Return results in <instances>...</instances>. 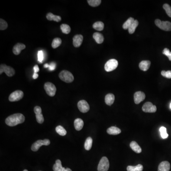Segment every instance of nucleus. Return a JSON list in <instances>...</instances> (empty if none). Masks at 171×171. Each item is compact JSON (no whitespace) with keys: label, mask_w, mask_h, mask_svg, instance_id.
I'll return each instance as SVG.
<instances>
[{"label":"nucleus","mask_w":171,"mask_h":171,"mask_svg":"<svg viewBox=\"0 0 171 171\" xmlns=\"http://www.w3.org/2000/svg\"><path fill=\"white\" fill-rule=\"evenodd\" d=\"M56 69V64L54 62H52L49 65V69L50 71H53Z\"/></svg>","instance_id":"nucleus-41"},{"label":"nucleus","mask_w":171,"mask_h":171,"mask_svg":"<svg viewBox=\"0 0 171 171\" xmlns=\"http://www.w3.org/2000/svg\"><path fill=\"white\" fill-rule=\"evenodd\" d=\"M162 53L164 54V55H165L166 56H167L169 60L171 61V52L169 49H167V48H165L163 51H162Z\"/></svg>","instance_id":"nucleus-39"},{"label":"nucleus","mask_w":171,"mask_h":171,"mask_svg":"<svg viewBox=\"0 0 171 171\" xmlns=\"http://www.w3.org/2000/svg\"><path fill=\"white\" fill-rule=\"evenodd\" d=\"M33 70L34 73H36L38 72H39V70H39V67H38L37 65H36L34 66L33 67Z\"/></svg>","instance_id":"nucleus-42"},{"label":"nucleus","mask_w":171,"mask_h":171,"mask_svg":"<svg viewBox=\"0 0 171 171\" xmlns=\"http://www.w3.org/2000/svg\"><path fill=\"white\" fill-rule=\"evenodd\" d=\"M8 24L6 21L0 19V30H4L7 28Z\"/></svg>","instance_id":"nucleus-34"},{"label":"nucleus","mask_w":171,"mask_h":171,"mask_svg":"<svg viewBox=\"0 0 171 171\" xmlns=\"http://www.w3.org/2000/svg\"><path fill=\"white\" fill-rule=\"evenodd\" d=\"M160 132L161 133V137L163 139H166L168 136V134L166 132V128L164 126H162L160 128Z\"/></svg>","instance_id":"nucleus-33"},{"label":"nucleus","mask_w":171,"mask_h":171,"mask_svg":"<svg viewBox=\"0 0 171 171\" xmlns=\"http://www.w3.org/2000/svg\"><path fill=\"white\" fill-rule=\"evenodd\" d=\"M74 125L76 130L77 131H80L83 127L84 122L81 119L77 118L74 121Z\"/></svg>","instance_id":"nucleus-17"},{"label":"nucleus","mask_w":171,"mask_h":171,"mask_svg":"<svg viewBox=\"0 0 171 171\" xmlns=\"http://www.w3.org/2000/svg\"><path fill=\"white\" fill-rule=\"evenodd\" d=\"M89 5L92 7H97L101 3V0H87Z\"/></svg>","instance_id":"nucleus-32"},{"label":"nucleus","mask_w":171,"mask_h":171,"mask_svg":"<svg viewBox=\"0 0 171 171\" xmlns=\"http://www.w3.org/2000/svg\"><path fill=\"white\" fill-rule=\"evenodd\" d=\"M135 21V19L132 17H130L128 19V20L126 21L124 24L123 25V29L125 30H127L130 27V26L132 25V24L134 23Z\"/></svg>","instance_id":"nucleus-27"},{"label":"nucleus","mask_w":171,"mask_h":171,"mask_svg":"<svg viewBox=\"0 0 171 171\" xmlns=\"http://www.w3.org/2000/svg\"><path fill=\"white\" fill-rule=\"evenodd\" d=\"M156 110V106L150 102L145 103L142 107L143 111L145 113H155Z\"/></svg>","instance_id":"nucleus-10"},{"label":"nucleus","mask_w":171,"mask_h":171,"mask_svg":"<svg viewBox=\"0 0 171 171\" xmlns=\"http://www.w3.org/2000/svg\"><path fill=\"white\" fill-rule=\"evenodd\" d=\"M59 77L61 80L65 82L71 83L74 80V76L70 71L64 70L60 72L59 74Z\"/></svg>","instance_id":"nucleus-2"},{"label":"nucleus","mask_w":171,"mask_h":171,"mask_svg":"<svg viewBox=\"0 0 171 171\" xmlns=\"http://www.w3.org/2000/svg\"><path fill=\"white\" fill-rule=\"evenodd\" d=\"M62 171H72V170L70 168H65L63 167Z\"/></svg>","instance_id":"nucleus-44"},{"label":"nucleus","mask_w":171,"mask_h":171,"mask_svg":"<svg viewBox=\"0 0 171 171\" xmlns=\"http://www.w3.org/2000/svg\"><path fill=\"white\" fill-rule=\"evenodd\" d=\"M34 113L36 114V115H37V114H41L42 110H41V107L39 106H35L34 107Z\"/></svg>","instance_id":"nucleus-40"},{"label":"nucleus","mask_w":171,"mask_h":171,"mask_svg":"<svg viewBox=\"0 0 171 171\" xmlns=\"http://www.w3.org/2000/svg\"><path fill=\"white\" fill-rule=\"evenodd\" d=\"M92 138L91 137L87 138L85 141V144H84V148H85V149L87 151L90 150L92 148Z\"/></svg>","instance_id":"nucleus-24"},{"label":"nucleus","mask_w":171,"mask_h":171,"mask_svg":"<svg viewBox=\"0 0 171 171\" xmlns=\"http://www.w3.org/2000/svg\"><path fill=\"white\" fill-rule=\"evenodd\" d=\"M38 61L41 63L43 62L44 60V54L42 50H40L38 53Z\"/></svg>","instance_id":"nucleus-38"},{"label":"nucleus","mask_w":171,"mask_h":171,"mask_svg":"<svg viewBox=\"0 0 171 171\" xmlns=\"http://www.w3.org/2000/svg\"><path fill=\"white\" fill-rule=\"evenodd\" d=\"M93 28L95 29L96 30L98 31H101L104 29V23L101 21H97L94 23L93 25Z\"/></svg>","instance_id":"nucleus-25"},{"label":"nucleus","mask_w":171,"mask_h":171,"mask_svg":"<svg viewBox=\"0 0 171 171\" xmlns=\"http://www.w3.org/2000/svg\"><path fill=\"white\" fill-rule=\"evenodd\" d=\"M105 103L106 105L111 106L114 103L115 101V96L113 94L109 93L105 96Z\"/></svg>","instance_id":"nucleus-18"},{"label":"nucleus","mask_w":171,"mask_h":171,"mask_svg":"<svg viewBox=\"0 0 171 171\" xmlns=\"http://www.w3.org/2000/svg\"><path fill=\"white\" fill-rule=\"evenodd\" d=\"M63 167L61 165V162L60 160H57L55 164L53 166V170L54 171H62Z\"/></svg>","instance_id":"nucleus-26"},{"label":"nucleus","mask_w":171,"mask_h":171,"mask_svg":"<svg viewBox=\"0 0 171 171\" xmlns=\"http://www.w3.org/2000/svg\"><path fill=\"white\" fill-rule=\"evenodd\" d=\"M46 18L47 20L49 21H54L57 22L60 21L61 20V17L57 15H54L52 13H48L47 14Z\"/></svg>","instance_id":"nucleus-22"},{"label":"nucleus","mask_w":171,"mask_h":171,"mask_svg":"<svg viewBox=\"0 0 171 171\" xmlns=\"http://www.w3.org/2000/svg\"><path fill=\"white\" fill-rule=\"evenodd\" d=\"M109 168V162L106 157H103L99 161L97 170L98 171H107Z\"/></svg>","instance_id":"nucleus-4"},{"label":"nucleus","mask_w":171,"mask_h":171,"mask_svg":"<svg viewBox=\"0 0 171 171\" xmlns=\"http://www.w3.org/2000/svg\"><path fill=\"white\" fill-rule=\"evenodd\" d=\"M121 130L116 126H111L107 129V133L109 135H117L120 134Z\"/></svg>","instance_id":"nucleus-19"},{"label":"nucleus","mask_w":171,"mask_h":171,"mask_svg":"<svg viewBox=\"0 0 171 171\" xmlns=\"http://www.w3.org/2000/svg\"><path fill=\"white\" fill-rule=\"evenodd\" d=\"M56 131L57 134L61 136H65L67 134L66 130H65V129L61 126H57L56 128Z\"/></svg>","instance_id":"nucleus-28"},{"label":"nucleus","mask_w":171,"mask_h":171,"mask_svg":"<svg viewBox=\"0 0 171 171\" xmlns=\"http://www.w3.org/2000/svg\"><path fill=\"white\" fill-rule=\"evenodd\" d=\"M139 23L138 20H135L134 23L132 24V25L130 26V27L129 28L128 32L130 34L134 33H135L136 29V27L138 26V25Z\"/></svg>","instance_id":"nucleus-29"},{"label":"nucleus","mask_w":171,"mask_h":171,"mask_svg":"<svg viewBox=\"0 0 171 171\" xmlns=\"http://www.w3.org/2000/svg\"><path fill=\"white\" fill-rule=\"evenodd\" d=\"M143 170V166L141 164H139L136 166H130L127 167L128 171H142Z\"/></svg>","instance_id":"nucleus-23"},{"label":"nucleus","mask_w":171,"mask_h":171,"mask_svg":"<svg viewBox=\"0 0 171 171\" xmlns=\"http://www.w3.org/2000/svg\"><path fill=\"white\" fill-rule=\"evenodd\" d=\"M3 72H5L8 76L12 77L15 74V70L11 67L3 64L0 66V74Z\"/></svg>","instance_id":"nucleus-8"},{"label":"nucleus","mask_w":171,"mask_h":171,"mask_svg":"<svg viewBox=\"0 0 171 171\" xmlns=\"http://www.w3.org/2000/svg\"><path fill=\"white\" fill-rule=\"evenodd\" d=\"M77 107L79 110L82 113H87L89 111L90 107L86 101L80 100L77 103Z\"/></svg>","instance_id":"nucleus-11"},{"label":"nucleus","mask_w":171,"mask_h":171,"mask_svg":"<svg viewBox=\"0 0 171 171\" xmlns=\"http://www.w3.org/2000/svg\"><path fill=\"white\" fill-rule=\"evenodd\" d=\"M61 39L59 38H55L53 40V43H52V47H53V49H56L57 48L60 46L61 44Z\"/></svg>","instance_id":"nucleus-31"},{"label":"nucleus","mask_w":171,"mask_h":171,"mask_svg":"<svg viewBox=\"0 0 171 171\" xmlns=\"http://www.w3.org/2000/svg\"><path fill=\"white\" fill-rule=\"evenodd\" d=\"M150 65H151V62L149 60H143L141 61V62L139 64V67L141 70L143 71H145L149 69Z\"/></svg>","instance_id":"nucleus-16"},{"label":"nucleus","mask_w":171,"mask_h":171,"mask_svg":"<svg viewBox=\"0 0 171 171\" xmlns=\"http://www.w3.org/2000/svg\"><path fill=\"white\" fill-rule=\"evenodd\" d=\"M60 29L63 33L66 34L70 33L71 31V29L70 26L66 24H61L60 25Z\"/></svg>","instance_id":"nucleus-30"},{"label":"nucleus","mask_w":171,"mask_h":171,"mask_svg":"<svg viewBox=\"0 0 171 171\" xmlns=\"http://www.w3.org/2000/svg\"><path fill=\"white\" fill-rule=\"evenodd\" d=\"M50 142L49 139H46L44 140H39L35 142L31 147V149L34 152L38 151L39 148L42 145H49L50 144Z\"/></svg>","instance_id":"nucleus-5"},{"label":"nucleus","mask_w":171,"mask_h":171,"mask_svg":"<svg viewBox=\"0 0 171 171\" xmlns=\"http://www.w3.org/2000/svg\"><path fill=\"white\" fill-rule=\"evenodd\" d=\"M26 46L24 44L21 43H18L13 48V53L15 55H19L21 53V50L25 49Z\"/></svg>","instance_id":"nucleus-15"},{"label":"nucleus","mask_w":171,"mask_h":171,"mask_svg":"<svg viewBox=\"0 0 171 171\" xmlns=\"http://www.w3.org/2000/svg\"><path fill=\"white\" fill-rule=\"evenodd\" d=\"M83 37L81 35H76L73 38V44L75 47L78 48L80 46L82 43Z\"/></svg>","instance_id":"nucleus-13"},{"label":"nucleus","mask_w":171,"mask_h":171,"mask_svg":"<svg viewBox=\"0 0 171 171\" xmlns=\"http://www.w3.org/2000/svg\"><path fill=\"white\" fill-rule=\"evenodd\" d=\"M49 64H45V65H44V67L45 68H49Z\"/></svg>","instance_id":"nucleus-45"},{"label":"nucleus","mask_w":171,"mask_h":171,"mask_svg":"<svg viewBox=\"0 0 171 171\" xmlns=\"http://www.w3.org/2000/svg\"><path fill=\"white\" fill-rule=\"evenodd\" d=\"M170 164L168 161H163L159 165L158 171H170Z\"/></svg>","instance_id":"nucleus-14"},{"label":"nucleus","mask_w":171,"mask_h":171,"mask_svg":"<svg viewBox=\"0 0 171 171\" xmlns=\"http://www.w3.org/2000/svg\"><path fill=\"white\" fill-rule=\"evenodd\" d=\"M161 75L164 77L167 78V79H171V71L168 70V71H165V70H162L161 72Z\"/></svg>","instance_id":"nucleus-37"},{"label":"nucleus","mask_w":171,"mask_h":171,"mask_svg":"<svg viewBox=\"0 0 171 171\" xmlns=\"http://www.w3.org/2000/svg\"><path fill=\"white\" fill-rule=\"evenodd\" d=\"M25 121V116L20 113L13 114L8 116L6 120V124L10 126H14L23 123Z\"/></svg>","instance_id":"nucleus-1"},{"label":"nucleus","mask_w":171,"mask_h":171,"mask_svg":"<svg viewBox=\"0 0 171 171\" xmlns=\"http://www.w3.org/2000/svg\"><path fill=\"white\" fill-rule=\"evenodd\" d=\"M23 92L21 90H16L12 93L9 97V100L11 102L19 101L23 99Z\"/></svg>","instance_id":"nucleus-9"},{"label":"nucleus","mask_w":171,"mask_h":171,"mask_svg":"<svg viewBox=\"0 0 171 171\" xmlns=\"http://www.w3.org/2000/svg\"><path fill=\"white\" fill-rule=\"evenodd\" d=\"M93 37L95 39L96 43L98 44H101L104 41V37L102 34L99 33H95L93 34Z\"/></svg>","instance_id":"nucleus-21"},{"label":"nucleus","mask_w":171,"mask_h":171,"mask_svg":"<svg viewBox=\"0 0 171 171\" xmlns=\"http://www.w3.org/2000/svg\"><path fill=\"white\" fill-rule=\"evenodd\" d=\"M145 95L141 91H138L134 94V101L136 104H138L145 99Z\"/></svg>","instance_id":"nucleus-12"},{"label":"nucleus","mask_w":171,"mask_h":171,"mask_svg":"<svg viewBox=\"0 0 171 171\" xmlns=\"http://www.w3.org/2000/svg\"><path fill=\"white\" fill-rule=\"evenodd\" d=\"M38 76H39V75H38L37 73H34L33 75V79H37Z\"/></svg>","instance_id":"nucleus-43"},{"label":"nucleus","mask_w":171,"mask_h":171,"mask_svg":"<svg viewBox=\"0 0 171 171\" xmlns=\"http://www.w3.org/2000/svg\"><path fill=\"white\" fill-rule=\"evenodd\" d=\"M155 23L158 27L162 30L165 31H171V23L169 21H161L159 19H156L155 20Z\"/></svg>","instance_id":"nucleus-3"},{"label":"nucleus","mask_w":171,"mask_h":171,"mask_svg":"<svg viewBox=\"0 0 171 171\" xmlns=\"http://www.w3.org/2000/svg\"><path fill=\"white\" fill-rule=\"evenodd\" d=\"M23 171H28L27 170H26V169H25V170H23Z\"/></svg>","instance_id":"nucleus-46"},{"label":"nucleus","mask_w":171,"mask_h":171,"mask_svg":"<svg viewBox=\"0 0 171 171\" xmlns=\"http://www.w3.org/2000/svg\"></svg>","instance_id":"nucleus-48"},{"label":"nucleus","mask_w":171,"mask_h":171,"mask_svg":"<svg viewBox=\"0 0 171 171\" xmlns=\"http://www.w3.org/2000/svg\"><path fill=\"white\" fill-rule=\"evenodd\" d=\"M130 146L131 148L136 153L139 154L142 152V149H141V147L135 141L131 142L130 144Z\"/></svg>","instance_id":"nucleus-20"},{"label":"nucleus","mask_w":171,"mask_h":171,"mask_svg":"<svg viewBox=\"0 0 171 171\" xmlns=\"http://www.w3.org/2000/svg\"><path fill=\"white\" fill-rule=\"evenodd\" d=\"M44 89L47 94L50 96H55L56 92V87L52 83L49 82L46 83L44 85Z\"/></svg>","instance_id":"nucleus-7"},{"label":"nucleus","mask_w":171,"mask_h":171,"mask_svg":"<svg viewBox=\"0 0 171 171\" xmlns=\"http://www.w3.org/2000/svg\"><path fill=\"white\" fill-rule=\"evenodd\" d=\"M170 109H171V104H170Z\"/></svg>","instance_id":"nucleus-47"},{"label":"nucleus","mask_w":171,"mask_h":171,"mask_svg":"<svg viewBox=\"0 0 171 171\" xmlns=\"http://www.w3.org/2000/svg\"><path fill=\"white\" fill-rule=\"evenodd\" d=\"M36 118L37 122L39 123V124H43L44 121V119L42 113L36 115Z\"/></svg>","instance_id":"nucleus-36"},{"label":"nucleus","mask_w":171,"mask_h":171,"mask_svg":"<svg viewBox=\"0 0 171 171\" xmlns=\"http://www.w3.org/2000/svg\"><path fill=\"white\" fill-rule=\"evenodd\" d=\"M118 61L115 59H111L106 62L105 65V70L107 72L115 70L118 66Z\"/></svg>","instance_id":"nucleus-6"},{"label":"nucleus","mask_w":171,"mask_h":171,"mask_svg":"<svg viewBox=\"0 0 171 171\" xmlns=\"http://www.w3.org/2000/svg\"><path fill=\"white\" fill-rule=\"evenodd\" d=\"M163 8L166 11V13L171 18V7L168 4H165L163 5Z\"/></svg>","instance_id":"nucleus-35"}]
</instances>
